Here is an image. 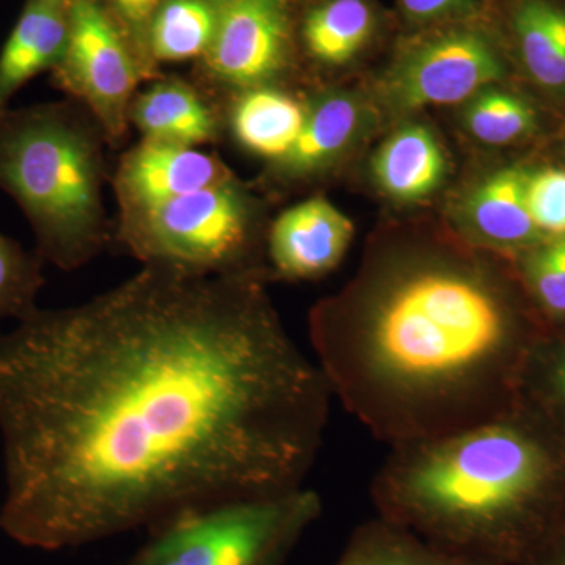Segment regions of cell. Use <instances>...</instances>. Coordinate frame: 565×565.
I'll use <instances>...</instances> for the list:
<instances>
[{"instance_id":"obj_28","label":"cell","mask_w":565,"mask_h":565,"mask_svg":"<svg viewBox=\"0 0 565 565\" xmlns=\"http://www.w3.org/2000/svg\"><path fill=\"white\" fill-rule=\"evenodd\" d=\"M473 6L475 0H401L405 17L422 24L462 17Z\"/></svg>"},{"instance_id":"obj_13","label":"cell","mask_w":565,"mask_h":565,"mask_svg":"<svg viewBox=\"0 0 565 565\" xmlns=\"http://www.w3.org/2000/svg\"><path fill=\"white\" fill-rule=\"evenodd\" d=\"M74 0H25L0 50V114L18 92L52 71L68 44Z\"/></svg>"},{"instance_id":"obj_20","label":"cell","mask_w":565,"mask_h":565,"mask_svg":"<svg viewBox=\"0 0 565 565\" xmlns=\"http://www.w3.org/2000/svg\"><path fill=\"white\" fill-rule=\"evenodd\" d=\"M217 25V0H163L150 28V54L156 68L163 63L202 61Z\"/></svg>"},{"instance_id":"obj_15","label":"cell","mask_w":565,"mask_h":565,"mask_svg":"<svg viewBox=\"0 0 565 565\" xmlns=\"http://www.w3.org/2000/svg\"><path fill=\"white\" fill-rule=\"evenodd\" d=\"M362 126V109L348 93L327 92L308 102L307 120L291 151L270 169L286 181L326 172L351 148Z\"/></svg>"},{"instance_id":"obj_2","label":"cell","mask_w":565,"mask_h":565,"mask_svg":"<svg viewBox=\"0 0 565 565\" xmlns=\"http://www.w3.org/2000/svg\"><path fill=\"white\" fill-rule=\"evenodd\" d=\"M310 338L332 396L390 449L514 411L541 344L500 263L434 236L375 244Z\"/></svg>"},{"instance_id":"obj_24","label":"cell","mask_w":565,"mask_h":565,"mask_svg":"<svg viewBox=\"0 0 565 565\" xmlns=\"http://www.w3.org/2000/svg\"><path fill=\"white\" fill-rule=\"evenodd\" d=\"M520 404L565 438V338L559 343L546 348L539 344L535 349Z\"/></svg>"},{"instance_id":"obj_7","label":"cell","mask_w":565,"mask_h":565,"mask_svg":"<svg viewBox=\"0 0 565 565\" xmlns=\"http://www.w3.org/2000/svg\"><path fill=\"white\" fill-rule=\"evenodd\" d=\"M51 81L95 118L109 147L125 143L129 109L145 79L106 0H74L68 44Z\"/></svg>"},{"instance_id":"obj_1","label":"cell","mask_w":565,"mask_h":565,"mask_svg":"<svg viewBox=\"0 0 565 565\" xmlns=\"http://www.w3.org/2000/svg\"><path fill=\"white\" fill-rule=\"evenodd\" d=\"M264 281L141 266L2 334L0 530L55 552L302 489L333 396Z\"/></svg>"},{"instance_id":"obj_26","label":"cell","mask_w":565,"mask_h":565,"mask_svg":"<svg viewBox=\"0 0 565 565\" xmlns=\"http://www.w3.org/2000/svg\"><path fill=\"white\" fill-rule=\"evenodd\" d=\"M526 203L542 236H565V170L544 169L527 173Z\"/></svg>"},{"instance_id":"obj_16","label":"cell","mask_w":565,"mask_h":565,"mask_svg":"<svg viewBox=\"0 0 565 565\" xmlns=\"http://www.w3.org/2000/svg\"><path fill=\"white\" fill-rule=\"evenodd\" d=\"M373 172L379 188L390 199L419 202L433 195L445 180L444 148L426 126H404L379 148Z\"/></svg>"},{"instance_id":"obj_17","label":"cell","mask_w":565,"mask_h":565,"mask_svg":"<svg viewBox=\"0 0 565 565\" xmlns=\"http://www.w3.org/2000/svg\"><path fill=\"white\" fill-rule=\"evenodd\" d=\"M527 173L508 167L486 178L471 193L467 223L479 243L492 247H534L542 234L535 228L526 203Z\"/></svg>"},{"instance_id":"obj_23","label":"cell","mask_w":565,"mask_h":565,"mask_svg":"<svg viewBox=\"0 0 565 565\" xmlns=\"http://www.w3.org/2000/svg\"><path fill=\"white\" fill-rule=\"evenodd\" d=\"M43 258L0 233V321H24L39 310L36 297L44 286Z\"/></svg>"},{"instance_id":"obj_21","label":"cell","mask_w":565,"mask_h":565,"mask_svg":"<svg viewBox=\"0 0 565 565\" xmlns=\"http://www.w3.org/2000/svg\"><path fill=\"white\" fill-rule=\"evenodd\" d=\"M334 565H478L375 516L353 531Z\"/></svg>"},{"instance_id":"obj_5","label":"cell","mask_w":565,"mask_h":565,"mask_svg":"<svg viewBox=\"0 0 565 565\" xmlns=\"http://www.w3.org/2000/svg\"><path fill=\"white\" fill-rule=\"evenodd\" d=\"M267 230L262 202L233 177L148 210L118 212L114 241L141 266L266 280Z\"/></svg>"},{"instance_id":"obj_22","label":"cell","mask_w":565,"mask_h":565,"mask_svg":"<svg viewBox=\"0 0 565 565\" xmlns=\"http://www.w3.org/2000/svg\"><path fill=\"white\" fill-rule=\"evenodd\" d=\"M465 125L482 143L509 145L534 131L535 114L530 104L512 93L482 90L468 104Z\"/></svg>"},{"instance_id":"obj_3","label":"cell","mask_w":565,"mask_h":565,"mask_svg":"<svg viewBox=\"0 0 565 565\" xmlns=\"http://www.w3.org/2000/svg\"><path fill=\"white\" fill-rule=\"evenodd\" d=\"M377 516L478 565H526L565 511V438L520 404L492 422L390 449Z\"/></svg>"},{"instance_id":"obj_12","label":"cell","mask_w":565,"mask_h":565,"mask_svg":"<svg viewBox=\"0 0 565 565\" xmlns=\"http://www.w3.org/2000/svg\"><path fill=\"white\" fill-rule=\"evenodd\" d=\"M129 121L141 139L192 148L215 145L225 131L221 106L195 82L162 74L134 96Z\"/></svg>"},{"instance_id":"obj_6","label":"cell","mask_w":565,"mask_h":565,"mask_svg":"<svg viewBox=\"0 0 565 565\" xmlns=\"http://www.w3.org/2000/svg\"><path fill=\"white\" fill-rule=\"evenodd\" d=\"M313 490L184 509L150 527L125 565H285L321 516Z\"/></svg>"},{"instance_id":"obj_19","label":"cell","mask_w":565,"mask_h":565,"mask_svg":"<svg viewBox=\"0 0 565 565\" xmlns=\"http://www.w3.org/2000/svg\"><path fill=\"white\" fill-rule=\"evenodd\" d=\"M523 65L539 85L565 90V7L550 0H523L512 17Z\"/></svg>"},{"instance_id":"obj_27","label":"cell","mask_w":565,"mask_h":565,"mask_svg":"<svg viewBox=\"0 0 565 565\" xmlns=\"http://www.w3.org/2000/svg\"><path fill=\"white\" fill-rule=\"evenodd\" d=\"M163 0H106L107 7L131 44L139 63L145 84L161 76L150 54V28L152 17Z\"/></svg>"},{"instance_id":"obj_8","label":"cell","mask_w":565,"mask_h":565,"mask_svg":"<svg viewBox=\"0 0 565 565\" xmlns=\"http://www.w3.org/2000/svg\"><path fill=\"white\" fill-rule=\"evenodd\" d=\"M218 25L196 62L195 84L221 106L248 88L277 85L292 68V0H217Z\"/></svg>"},{"instance_id":"obj_10","label":"cell","mask_w":565,"mask_h":565,"mask_svg":"<svg viewBox=\"0 0 565 565\" xmlns=\"http://www.w3.org/2000/svg\"><path fill=\"white\" fill-rule=\"evenodd\" d=\"M236 177L214 152L140 139L111 177L120 212L148 210Z\"/></svg>"},{"instance_id":"obj_4","label":"cell","mask_w":565,"mask_h":565,"mask_svg":"<svg viewBox=\"0 0 565 565\" xmlns=\"http://www.w3.org/2000/svg\"><path fill=\"white\" fill-rule=\"evenodd\" d=\"M106 137L73 99L0 114V191L31 223L36 253L81 269L114 239L106 204Z\"/></svg>"},{"instance_id":"obj_14","label":"cell","mask_w":565,"mask_h":565,"mask_svg":"<svg viewBox=\"0 0 565 565\" xmlns=\"http://www.w3.org/2000/svg\"><path fill=\"white\" fill-rule=\"evenodd\" d=\"M221 109L234 141L273 166L299 139L307 120L308 102L277 85H264L234 93Z\"/></svg>"},{"instance_id":"obj_11","label":"cell","mask_w":565,"mask_h":565,"mask_svg":"<svg viewBox=\"0 0 565 565\" xmlns=\"http://www.w3.org/2000/svg\"><path fill=\"white\" fill-rule=\"evenodd\" d=\"M351 218L323 196L282 211L267 230L266 256L282 280H316L332 273L352 243Z\"/></svg>"},{"instance_id":"obj_29","label":"cell","mask_w":565,"mask_h":565,"mask_svg":"<svg viewBox=\"0 0 565 565\" xmlns=\"http://www.w3.org/2000/svg\"><path fill=\"white\" fill-rule=\"evenodd\" d=\"M526 565H565V511Z\"/></svg>"},{"instance_id":"obj_18","label":"cell","mask_w":565,"mask_h":565,"mask_svg":"<svg viewBox=\"0 0 565 565\" xmlns=\"http://www.w3.org/2000/svg\"><path fill=\"white\" fill-rule=\"evenodd\" d=\"M374 11L367 0H323L303 18L305 50L323 66L355 58L373 36Z\"/></svg>"},{"instance_id":"obj_9","label":"cell","mask_w":565,"mask_h":565,"mask_svg":"<svg viewBox=\"0 0 565 565\" xmlns=\"http://www.w3.org/2000/svg\"><path fill=\"white\" fill-rule=\"evenodd\" d=\"M504 77V65L482 29L457 25L414 44L394 66L388 90L399 109L451 106Z\"/></svg>"},{"instance_id":"obj_25","label":"cell","mask_w":565,"mask_h":565,"mask_svg":"<svg viewBox=\"0 0 565 565\" xmlns=\"http://www.w3.org/2000/svg\"><path fill=\"white\" fill-rule=\"evenodd\" d=\"M523 278L539 307L565 321V236L534 245L523 259Z\"/></svg>"}]
</instances>
